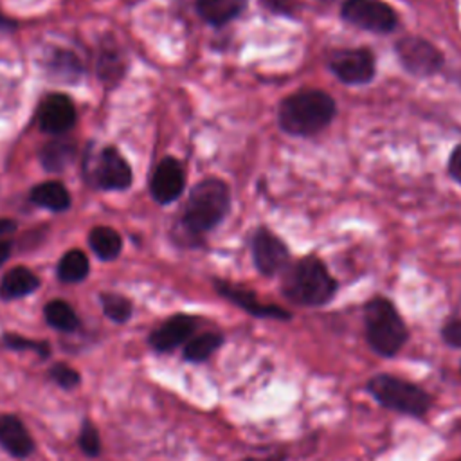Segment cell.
Wrapping results in <instances>:
<instances>
[{
	"label": "cell",
	"mask_w": 461,
	"mask_h": 461,
	"mask_svg": "<svg viewBox=\"0 0 461 461\" xmlns=\"http://www.w3.org/2000/svg\"><path fill=\"white\" fill-rule=\"evenodd\" d=\"M247 5V0H196L198 14L211 25H223L236 18Z\"/></svg>",
	"instance_id": "17"
},
{
	"label": "cell",
	"mask_w": 461,
	"mask_h": 461,
	"mask_svg": "<svg viewBox=\"0 0 461 461\" xmlns=\"http://www.w3.org/2000/svg\"><path fill=\"white\" fill-rule=\"evenodd\" d=\"M285 456L283 454H276V456H270V457H265V459H245V461H283Z\"/></svg>",
	"instance_id": "36"
},
{
	"label": "cell",
	"mask_w": 461,
	"mask_h": 461,
	"mask_svg": "<svg viewBox=\"0 0 461 461\" xmlns=\"http://www.w3.org/2000/svg\"><path fill=\"white\" fill-rule=\"evenodd\" d=\"M456 461H461V457H459V459H456Z\"/></svg>",
	"instance_id": "37"
},
{
	"label": "cell",
	"mask_w": 461,
	"mask_h": 461,
	"mask_svg": "<svg viewBox=\"0 0 461 461\" xmlns=\"http://www.w3.org/2000/svg\"><path fill=\"white\" fill-rule=\"evenodd\" d=\"M31 200L49 211H65L70 207V194L59 182H45L31 191Z\"/></svg>",
	"instance_id": "19"
},
{
	"label": "cell",
	"mask_w": 461,
	"mask_h": 461,
	"mask_svg": "<svg viewBox=\"0 0 461 461\" xmlns=\"http://www.w3.org/2000/svg\"><path fill=\"white\" fill-rule=\"evenodd\" d=\"M38 286H40V279L32 270L25 267H14L9 272H5L0 281V299L2 301L22 299L32 294Z\"/></svg>",
	"instance_id": "16"
},
{
	"label": "cell",
	"mask_w": 461,
	"mask_h": 461,
	"mask_svg": "<svg viewBox=\"0 0 461 461\" xmlns=\"http://www.w3.org/2000/svg\"><path fill=\"white\" fill-rule=\"evenodd\" d=\"M373 398L393 411L423 418L430 409V396L412 382L391 375H376L367 382Z\"/></svg>",
	"instance_id": "5"
},
{
	"label": "cell",
	"mask_w": 461,
	"mask_h": 461,
	"mask_svg": "<svg viewBox=\"0 0 461 461\" xmlns=\"http://www.w3.org/2000/svg\"><path fill=\"white\" fill-rule=\"evenodd\" d=\"M223 342V337L214 331H207L189 339L184 346V358L187 362H203L207 360Z\"/></svg>",
	"instance_id": "23"
},
{
	"label": "cell",
	"mask_w": 461,
	"mask_h": 461,
	"mask_svg": "<svg viewBox=\"0 0 461 461\" xmlns=\"http://www.w3.org/2000/svg\"><path fill=\"white\" fill-rule=\"evenodd\" d=\"M9 254H11V243L9 241H0V265L5 263Z\"/></svg>",
	"instance_id": "34"
},
{
	"label": "cell",
	"mask_w": 461,
	"mask_h": 461,
	"mask_svg": "<svg viewBox=\"0 0 461 461\" xmlns=\"http://www.w3.org/2000/svg\"><path fill=\"white\" fill-rule=\"evenodd\" d=\"M252 258L261 274L274 276L286 268L290 254L286 245L274 232L259 227L252 236Z\"/></svg>",
	"instance_id": "9"
},
{
	"label": "cell",
	"mask_w": 461,
	"mask_h": 461,
	"mask_svg": "<svg viewBox=\"0 0 461 461\" xmlns=\"http://www.w3.org/2000/svg\"><path fill=\"white\" fill-rule=\"evenodd\" d=\"M76 122V108L63 94L47 95L38 108V124L45 133L59 135L68 131Z\"/></svg>",
	"instance_id": "11"
},
{
	"label": "cell",
	"mask_w": 461,
	"mask_h": 461,
	"mask_svg": "<svg viewBox=\"0 0 461 461\" xmlns=\"http://www.w3.org/2000/svg\"><path fill=\"white\" fill-rule=\"evenodd\" d=\"M0 447L18 459L34 452V439L18 416L0 414Z\"/></svg>",
	"instance_id": "15"
},
{
	"label": "cell",
	"mask_w": 461,
	"mask_h": 461,
	"mask_svg": "<svg viewBox=\"0 0 461 461\" xmlns=\"http://www.w3.org/2000/svg\"><path fill=\"white\" fill-rule=\"evenodd\" d=\"M268 11L276 13V14H294V7L295 2L294 0H259Z\"/></svg>",
	"instance_id": "31"
},
{
	"label": "cell",
	"mask_w": 461,
	"mask_h": 461,
	"mask_svg": "<svg viewBox=\"0 0 461 461\" xmlns=\"http://www.w3.org/2000/svg\"><path fill=\"white\" fill-rule=\"evenodd\" d=\"M364 322L367 344L373 351L384 357L396 355L409 337L405 322L396 308L382 297H376L366 304Z\"/></svg>",
	"instance_id": "4"
},
{
	"label": "cell",
	"mask_w": 461,
	"mask_h": 461,
	"mask_svg": "<svg viewBox=\"0 0 461 461\" xmlns=\"http://www.w3.org/2000/svg\"><path fill=\"white\" fill-rule=\"evenodd\" d=\"M337 106L322 90H301L281 101L277 121L283 131L308 137L326 128L335 117Z\"/></svg>",
	"instance_id": "1"
},
{
	"label": "cell",
	"mask_w": 461,
	"mask_h": 461,
	"mask_svg": "<svg viewBox=\"0 0 461 461\" xmlns=\"http://www.w3.org/2000/svg\"><path fill=\"white\" fill-rule=\"evenodd\" d=\"M0 29H2V31H11V29H14V22L0 14Z\"/></svg>",
	"instance_id": "35"
},
{
	"label": "cell",
	"mask_w": 461,
	"mask_h": 461,
	"mask_svg": "<svg viewBox=\"0 0 461 461\" xmlns=\"http://www.w3.org/2000/svg\"><path fill=\"white\" fill-rule=\"evenodd\" d=\"M99 301H101V308H103V313L117 322V324H122V322H128L130 317H131V312H133V304L128 297L121 295V294H113V292H104L99 295Z\"/></svg>",
	"instance_id": "25"
},
{
	"label": "cell",
	"mask_w": 461,
	"mask_h": 461,
	"mask_svg": "<svg viewBox=\"0 0 461 461\" xmlns=\"http://www.w3.org/2000/svg\"><path fill=\"white\" fill-rule=\"evenodd\" d=\"M281 290L297 304L322 306L335 295L337 283L319 258L306 256L285 270Z\"/></svg>",
	"instance_id": "2"
},
{
	"label": "cell",
	"mask_w": 461,
	"mask_h": 461,
	"mask_svg": "<svg viewBox=\"0 0 461 461\" xmlns=\"http://www.w3.org/2000/svg\"><path fill=\"white\" fill-rule=\"evenodd\" d=\"M94 178L103 189H126L131 184V167L115 148H104L94 166Z\"/></svg>",
	"instance_id": "12"
},
{
	"label": "cell",
	"mask_w": 461,
	"mask_h": 461,
	"mask_svg": "<svg viewBox=\"0 0 461 461\" xmlns=\"http://www.w3.org/2000/svg\"><path fill=\"white\" fill-rule=\"evenodd\" d=\"M72 158H74V144L65 139L50 140L40 151L41 166L47 171H63Z\"/></svg>",
	"instance_id": "22"
},
{
	"label": "cell",
	"mask_w": 461,
	"mask_h": 461,
	"mask_svg": "<svg viewBox=\"0 0 461 461\" xmlns=\"http://www.w3.org/2000/svg\"><path fill=\"white\" fill-rule=\"evenodd\" d=\"M2 344L14 351H32L41 360L49 358V355H50V344L47 340H34V339L22 337L18 333H4Z\"/></svg>",
	"instance_id": "27"
},
{
	"label": "cell",
	"mask_w": 461,
	"mask_h": 461,
	"mask_svg": "<svg viewBox=\"0 0 461 461\" xmlns=\"http://www.w3.org/2000/svg\"><path fill=\"white\" fill-rule=\"evenodd\" d=\"M49 376L52 378V382H56L61 389H76L81 384V375L77 369H74L72 366L65 364V362H56L50 366L49 369Z\"/></svg>",
	"instance_id": "29"
},
{
	"label": "cell",
	"mask_w": 461,
	"mask_h": 461,
	"mask_svg": "<svg viewBox=\"0 0 461 461\" xmlns=\"http://www.w3.org/2000/svg\"><path fill=\"white\" fill-rule=\"evenodd\" d=\"M43 317L50 328L63 333H72L79 328V317L76 310L63 299L49 301L43 308Z\"/></svg>",
	"instance_id": "18"
},
{
	"label": "cell",
	"mask_w": 461,
	"mask_h": 461,
	"mask_svg": "<svg viewBox=\"0 0 461 461\" xmlns=\"http://www.w3.org/2000/svg\"><path fill=\"white\" fill-rule=\"evenodd\" d=\"M88 270L90 265L85 252H81L79 249H72L61 256L56 268V276L63 283H79L88 276Z\"/></svg>",
	"instance_id": "21"
},
{
	"label": "cell",
	"mask_w": 461,
	"mask_h": 461,
	"mask_svg": "<svg viewBox=\"0 0 461 461\" xmlns=\"http://www.w3.org/2000/svg\"><path fill=\"white\" fill-rule=\"evenodd\" d=\"M330 70L344 83H367L375 76V58L367 49L339 50L330 59Z\"/></svg>",
	"instance_id": "8"
},
{
	"label": "cell",
	"mask_w": 461,
	"mask_h": 461,
	"mask_svg": "<svg viewBox=\"0 0 461 461\" xmlns=\"http://www.w3.org/2000/svg\"><path fill=\"white\" fill-rule=\"evenodd\" d=\"M16 229V223L13 220H7V218H0V236L4 234H9Z\"/></svg>",
	"instance_id": "33"
},
{
	"label": "cell",
	"mask_w": 461,
	"mask_h": 461,
	"mask_svg": "<svg viewBox=\"0 0 461 461\" xmlns=\"http://www.w3.org/2000/svg\"><path fill=\"white\" fill-rule=\"evenodd\" d=\"M77 443H79V448L85 456L88 457H97L103 450L101 447V436H99V430L97 427L90 421V420H83L81 423V430H79V438H77Z\"/></svg>",
	"instance_id": "28"
},
{
	"label": "cell",
	"mask_w": 461,
	"mask_h": 461,
	"mask_svg": "<svg viewBox=\"0 0 461 461\" xmlns=\"http://www.w3.org/2000/svg\"><path fill=\"white\" fill-rule=\"evenodd\" d=\"M90 249L95 252V256L103 261H112L119 256L122 249V240L117 230L112 227H95L88 234Z\"/></svg>",
	"instance_id": "20"
},
{
	"label": "cell",
	"mask_w": 461,
	"mask_h": 461,
	"mask_svg": "<svg viewBox=\"0 0 461 461\" xmlns=\"http://www.w3.org/2000/svg\"><path fill=\"white\" fill-rule=\"evenodd\" d=\"M448 171L454 180L461 184V144L452 151L450 160H448Z\"/></svg>",
	"instance_id": "32"
},
{
	"label": "cell",
	"mask_w": 461,
	"mask_h": 461,
	"mask_svg": "<svg viewBox=\"0 0 461 461\" xmlns=\"http://www.w3.org/2000/svg\"><path fill=\"white\" fill-rule=\"evenodd\" d=\"M196 330V319L187 313L171 315L149 335V346L158 353H167L185 344Z\"/></svg>",
	"instance_id": "10"
},
{
	"label": "cell",
	"mask_w": 461,
	"mask_h": 461,
	"mask_svg": "<svg viewBox=\"0 0 461 461\" xmlns=\"http://www.w3.org/2000/svg\"><path fill=\"white\" fill-rule=\"evenodd\" d=\"M230 194L225 182L205 178L196 184L187 198L182 223L194 234L211 230L229 212Z\"/></svg>",
	"instance_id": "3"
},
{
	"label": "cell",
	"mask_w": 461,
	"mask_h": 461,
	"mask_svg": "<svg viewBox=\"0 0 461 461\" xmlns=\"http://www.w3.org/2000/svg\"><path fill=\"white\" fill-rule=\"evenodd\" d=\"M441 335H443V340H445L448 346L461 348V319H450V321L443 326Z\"/></svg>",
	"instance_id": "30"
},
{
	"label": "cell",
	"mask_w": 461,
	"mask_h": 461,
	"mask_svg": "<svg viewBox=\"0 0 461 461\" xmlns=\"http://www.w3.org/2000/svg\"><path fill=\"white\" fill-rule=\"evenodd\" d=\"M216 290L227 297L229 301H232L234 304H238L240 308H243L247 313L256 315V317H267V319H283L288 321L292 317L290 312L283 310L281 306L276 304H265L261 303L254 292L245 290L241 286L236 285H229L225 281H216Z\"/></svg>",
	"instance_id": "14"
},
{
	"label": "cell",
	"mask_w": 461,
	"mask_h": 461,
	"mask_svg": "<svg viewBox=\"0 0 461 461\" xmlns=\"http://www.w3.org/2000/svg\"><path fill=\"white\" fill-rule=\"evenodd\" d=\"M342 18L371 32H391L396 27V13L380 0H346Z\"/></svg>",
	"instance_id": "6"
},
{
	"label": "cell",
	"mask_w": 461,
	"mask_h": 461,
	"mask_svg": "<svg viewBox=\"0 0 461 461\" xmlns=\"http://www.w3.org/2000/svg\"><path fill=\"white\" fill-rule=\"evenodd\" d=\"M124 74V59L115 49L103 50L97 59V76L103 83H117Z\"/></svg>",
	"instance_id": "26"
},
{
	"label": "cell",
	"mask_w": 461,
	"mask_h": 461,
	"mask_svg": "<svg viewBox=\"0 0 461 461\" xmlns=\"http://www.w3.org/2000/svg\"><path fill=\"white\" fill-rule=\"evenodd\" d=\"M49 70L59 81L74 83L83 74V65L74 52L58 50V52H54V56L49 61Z\"/></svg>",
	"instance_id": "24"
},
{
	"label": "cell",
	"mask_w": 461,
	"mask_h": 461,
	"mask_svg": "<svg viewBox=\"0 0 461 461\" xmlns=\"http://www.w3.org/2000/svg\"><path fill=\"white\" fill-rule=\"evenodd\" d=\"M185 176L180 162L173 157H166L158 162L151 176V194L158 203H169L176 200L184 191Z\"/></svg>",
	"instance_id": "13"
},
{
	"label": "cell",
	"mask_w": 461,
	"mask_h": 461,
	"mask_svg": "<svg viewBox=\"0 0 461 461\" xmlns=\"http://www.w3.org/2000/svg\"><path fill=\"white\" fill-rule=\"evenodd\" d=\"M396 54L402 65L414 76H432L443 65L441 52L420 36H405L398 40Z\"/></svg>",
	"instance_id": "7"
}]
</instances>
